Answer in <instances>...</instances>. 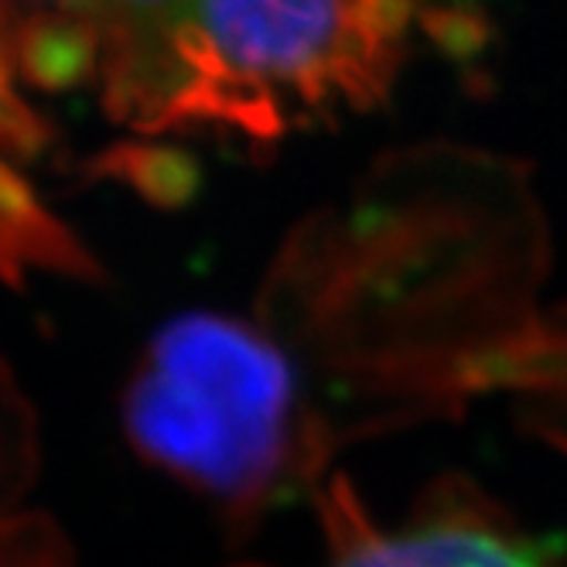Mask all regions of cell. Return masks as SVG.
Instances as JSON below:
<instances>
[{
  "mask_svg": "<svg viewBox=\"0 0 567 567\" xmlns=\"http://www.w3.org/2000/svg\"><path fill=\"white\" fill-rule=\"evenodd\" d=\"M124 427L151 465L250 516L298 468V380L257 329L209 311L178 315L131 377Z\"/></svg>",
  "mask_w": 567,
  "mask_h": 567,
  "instance_id": "obj_2",
  "label": "cell"
},
{
  "mask_svg": "<svg viewBox=\"0 0 567 567\" xmlns=\"http://www.w3.org/2000/svg\"><path fill=\"white\" fill-rule=\"evenodd\" d=\"M103 49L106 100L113 116L134 127L165 124L168 55L195 0H75Z\"/></svg>",
  "mask_w": 567,
  "mask_h": 567,
  "instance_id": "obj_4",
  "label": "cell"
},
{
  "mask_svg": "<svg viewBox=\"0 0 567 567\" xmlns=\"http://www.w3.org/2000/svg\"><path fill=\"white\" fill-rule=\"evenodd\" d=\"M18 59L31 83L69 90L83 83L96 62H103V49L93 21L72 8V14L38 18L18 38Z\"/></svg>",
  "mask_w": 567,
  "mask_h": 567,
  "instance_id": "obj_5",
  "label": "cell"
},
{
  "mask_svg": "<svg viewBox=\"0 0 567 567\" xmlns=\"http://www.w3.org/2000/svg\"><path fill=\"white\" fill-rule=\"evenodd\" d=\"M408 0H195L172 42L165 127L219 124L277 141L383 96Z\"/></svg>",
  "mask_w": 567,
  "mask_h": 567,
  "instance_id": "obj_1",
  "label": "cell"
},
{
  "mask_svg": "<svg viewBox=\"0 0 567 567\" xmlns=\"http://www.w3.org/2000/svg\"><path fill=\"white\" fill-rule=\"evenodd\" d=\"M0 567H69V554L49 523L21 519L0 526Z\"/></svg>",
  "mask_w": 567,
  "mask_h": 567,
  "instance_id": "obj_6",
  "label": "cell"
},
{
  "mask_svg": "<svg viewBox=\"0 0 567 567\" xmlns=\"http://www.w3.org/2000/svg\"><path fill=\"white\" fill-rule=\"evenodd\" d=\"M329 530L332 567H560L547 550L482 516L472 503L465 509L444 503L437 513L383 534L349 493H336Z\"/></svg>",
  "mask_w": 567,
  "mask_h": 567,
  "instance_id": "obj_3",
  "label": "cell"
}]
</instances>
